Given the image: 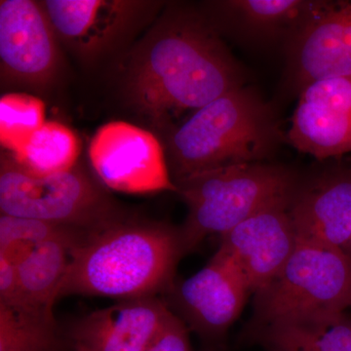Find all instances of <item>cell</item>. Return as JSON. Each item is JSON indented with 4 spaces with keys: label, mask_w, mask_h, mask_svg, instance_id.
I'll return each mask as SVG.
<instances>
[{
    "label": "cell",
    "mask_w": 351,
    "mask_h": 351,
    "mask_svg": "<svg viewBox=\"0 0 351 351\" xmlns=\"http://www.w3.org/2000/svg\"><path fill=\"white\" fill-rule=\"evenodd\" d=\"M289 206L263 210L219 237L217 253L232 263L254 294L276 279L299 243Z\"/></svg>",
    "instance_id": "obj_12"
},
{
    "label": "cell",
    "mask_w": 351,
    "mask_h": 351,
    "mask_svg": "<svg viewBox=\"0 0 351 351\" xmlns=\"http://www.w3.org/2000/svg\"><path fill=\"white\" fill-rule=\"evenodd\" d=\"M59 39L40 1L0 2L1 82L45 89L60 68Z\"/></svg>",
    "instance_id": "obj_9"
},
{
    "label": "cell",
    "mask_w": 351,
    "mask_h": 351,
    "mask_svg": "<svg viewBox=\"0 0 351 351\" xmlns=\"http://www.w3.org/2000/svg\"><path fill=\"white\" fill-rule=\"evenodd\" d=\"M82 240L84 239L60 237L29 252L16 265L19 289L6 301L15 300L32 311L54 316L53 308L60 299L71 263V250Z\"/></svg>",
    "instance_id": "obj_17"
},
{
    "label": "cell",
    "mask_w": 351,
    "mask_h": 351,
    "mask_svg": "<svg viewBox=\"0 0 351 351\" xmlns=\"http://www.w3.org/2000/svg\"><path fill=\"white\" fill-rule=\"evenodd\" d=\"M86 233L40 219L0 216V256L15 265L39 245L60 237L85 239Z\"/></svg>",
    "instance_id": "obj_21"
},
{
    "label": "cell",
    "mask_w": 351,
    "mask_h": 351,
    "mask_svg": "<svg viewBox=\"0 0 351 351\" xmlns=\"http://www.w3.org/2000/svg\"><path fill=\"white\" fill-rule=\"evenodd\" d=\"M0 211L87 235L129 217L106 186L80 166L57 174L34 175L7 152L0 156Z\"/></svg>",
    "instance_id": "obj_5"
},
{
    "label": "cell",
    "mask_w": 351,
    "mask_h": 351,
    "mask_svg": "<svg viewBox=\"0 0 351 351\" xmlns=\"http://www.w3.org/2000/svg\"><path fill=\"white\" fill-rule=\"evenodd\" d=\"M298 240L346 251L351 239V165L300 179L290 206Z\"/></svg>",
    "instance_id": "obj_14"
},
{
    "label": "cell",
    "mask_w": 351,
    "mask_h": 351,
    "mask_svg": "<svg viewBox=\"0 0 351 351\" xmlns=\"http://www.w3.org/2000/svg\"><path fill=\"white\" fill-rule=\"evenodd\" d=\"M88 154L97 179L106 188L131 195L177 191L164 145L141 127L108 122L95 133Z\"/></svg>",
    "instance_id": "obj_8"
},
{
    "label": "cell",
    "mask_w": 351,
    "mask_h": 351,
    "mask_svg": "<svg viewBox=\"0 0 351 351\" xmlns=\"http://www.w3.org/2000/svg\"><path fill=\"white\" fill-rule=\"evenodd\" d=\"M45 106L25 93L5 94L0 99V141L7 152L16 154L45 123Z\"/></svg>",
    "instance_id": "obj_22"
},
{
    "label": "cell",
    "mask_w": 351,
    "mask_h": 351,
    "mask_svg": "<svg viewBox=\"0 0 351 351\" xmlns=\"http://www.w3.org/2000/svg\"><path fill=\"white\" fill-rule=\"evenodd\" d=\"M40 3L60 43L88 64L125 45L163 5L144 0H45Z\"/></svg>",
    "instance_id": "obj_7"
},
{
    "label": "cell",
    "mask_w": 351,
    "mask_h": 351,
    "mask_svg": "<svg viewBox=\"0 0 351 351\" xmlns=\"http://www.w3.org/2000/svg\"><path fill=\"white\" fill-rule=\"evenodd\" d=\"M256 332V341L267 351H351L346 311L277 320Z\"/></svg>",
    "instance_id": "obj_18"
},
{
    "label": "cell",
    "mask_w": 351,
    "mask_h": 351,
    "mask_svg": "<svg viewBox=\"0 0 351 351\" xmlns=\"http://www.w3.org/2000/svg\"><path fill=\"white\" fill-rule=\"evenodd\" d=\"M189 331L184 321L171 311L145 351H193Z\"/></svg>",
    "instance_id": "obj_23"
},
{
    "label": "cell",
    "mask_w": 351,
    "mask_h": 351,
    "mask_svg": "<svg viewBox=\"0 0 351 351\" xmlns=\"http://www.w3.org/2000/svg\"><path fill=\"white\" fill-rule=\"evenodd\" d=\"M58 348L55 316L18 302L0 304V351H57Z\"/></svg>",
    "instance_id": "obj_20"
},
{
    "label": "cell",
    "mask_w": 351,
    "mask_h": 351,
    "mask_svg": "<svg viewBox=\"0 0 351 351\" xmlns=\"http://www.w3.org/2000/svg\"><path fill=\"white\" fill-rule=\"evenodd\" d=\"M300 179L294 170L263 162L219 168L175 182L176 193L189 208L180 226L186 252L263 210L290 203Z\"/></svg>",
    "instance_id": "obj_4"
},
{
    "label": "cell",
    "mask_w": 351,
    "mask_h": 351,
    "mask_svg": "<svg viewBox=\"0 0 351 351\" xmlns=\"http://www.w3.org/2000/svg\"><path fill=\"white\" fill-rule=\"evenodd\" d=\"M80 154V138L75 132L60 122L46 121L11 156L32 174L47 176L73 169Z\"/></svg>",
    "instance_id": "obj_19"
},
{
    "label": "cell",
    "mask_w": 351,
    "mask_h": 351,
    "mask_svg": "<svg viewBox=\"0 0 351 351\" xmlns=\"http://www.w3.org/2000/svg\"><path fill=\"white\" fill-rule=\"evenodd\" d=\"M171 309L157 298L122 300L73 325L75 351H145Z\"/></svg>",
    "instance_id": "obj_15"
},
{
    "label": "cell",
    "mask_w": 351,
    "mask_h": 351,
    "mask_svg": "<svg viewBox=\"0 0 351 351\" xmlns=\"http://www.w3.org/2000/svg\"><path fill=\"white\" fill-rule=\"evenodd\" d=\"M169 308L189 330L207 341L223 339L252 294L237 269L219 254L203 269L168 291ZM176 314V313H175Z\"/></svg>",
    "instance_id": "obj_11"
},
{
    "label": "cell",
    "mask_w": 351,
    "mask_h": 351,
    "mask_svg": "<svg viewBox=\"0 0 351 351\" xmlns=\"http://www.w3.org/2000/svg\"><path fill=\"white\" fill-rule=\"evenodd\" d=\"M186 254L181 228L127 217L73 247L60 298L122 301L167 293Z\"/></svg>",
    "instance_id": "obj_2"
},
{
    "label": "cell",
    "mask_w": 351,
    "mask_h": 351,
    "mask_svg": "<svg viewBox=\"0 0 351 351\" xmlns=\"http://www.w3.org/2000/svg\"><path fill=\"white\" fill-rule=\"evenodd\" d=\"M281 138L272 108L253 88L243 86L171 127L163 145L175 184L219 168L263 163Z\"/></svg>",
    "instance_id": "obj_3"
},
{
    "label": "cell",
    "mask_w": 351,
    "mask_h": 351,
    "mask_svg": "<svg viewBox=\"0 0 351 351\" xmlns=\"http://www.w3.org/2000/svg\"><path fill=\"white\" fill-rule=\"evenodd\" d=\"M350 307V256L343 249L302 242L276 279L256 293L261 326Z\"/></svg>",
    "instance_id": "obj_6"
},
{
    "label": "cell",
    "mask_w": 351,
    "mask_h": 351,
    "mask_svg": "<svg viewBox=\"0 0 351 351\" xmlns=\"http://www.w3.org/2000/svg\"><path fill=\"white\" fill-rule=\"evenodd\" d=\"M315 4L304 0H225L209 2V13H204L219 34L230 32L254 45L286 46Z\"/></svg>",
    "instance_id": "obj_16"
},
{
    "label": "cell",
    "mask_w": 351,
    "mask_h": 351,
    "mask_svg": "<svg viewBox=\"0 0 351 351\" xmlns=\"http://www.w3.org/2000/svg\"><path fill=\"white\" fill-rule=\"evenodd\" d=\"M298 151L323 161L351 152V77L309 83L287 133Z\"/></svg>",
    "instance_id": "obj_13"
},
{
    "label": "cell",
    "mask_w": 351,
    "mask_h": 351,
    "mask_svg": "<svg viewBox=\"0 0 351 351\" xmlns=\"http://www.w3.org/2000/svg\"><path fill=\"white\" fill-rule=\"evenodd\" d=\"M346 253L348 254V255L350 256L351 257V239H350V244H348V248H346Z\"/></svg>",
    "instance_id": "obj_24"
},
{
    "label": "cell",
    "mask_w": 351,
    "mask_h": 351,
    "mask_svg": "<svg viewBox=\"0 0 351 351\" xmlns=\"http://www.w3.org/2000/svg\"><path fill=\"white\" fill-rule=\"evenodd\" d=\"M285 47L286 78L299 94L317 80L351 77V0L316 1Z\"/></svg>",
    "instance_id": "obj_10"
},
{
    "label": "cell",
    "mask_w": 351,
    "mask_h": 351,
    "mask_svg": "<svg viewBox=\"0 0 351 351\" xmlns=\"http://www.w3.org/2000/svg\"><path fill=\"white\" fill-rule=\"evenodd\" d=\"M245 73L204 12L172 4L132 49L123 75L129 106L156 128L244 86Z\"/></svg>",
    "instance_id": "obj_1"
}]
</instances>
